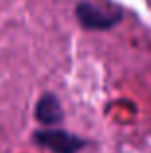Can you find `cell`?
<instances>
[{"instance_id": "1", "label": "cell", "mask_w": 151, "mask_h": 153, "mask_svg": "<svg viewBox=\"0 0 151 153\" xmlns=\"http://www.w3.org/2000/svg\"><path fill=\"white\" fill-rule=\"evenodd\" d=\"M33 140L39 146L50 149L53 153H78L85 146V142L78 136L70 134L66 130H53V128L37 130L33 134Z\"/></svg>"}, {"instance_id": "2", "label": "cell", "mask_w": 151, "mask_h": 153, "mask_svg": "<svg viewBox=\"0 0 151 153\" xmlns=\"http://www.w3.org/2000/svg\"><path fill=\"white\" fill-rule=\"evenodd\" d=\"M76 18L85 29H110L120 22V14L110 10H103L101 6H95L91 2H79L76 6Z\"/></svg>"}, {"instance_id": "3", "label": "cell", "mask_w": 151, "mask_h": 153, "mask_svg": "<svg viewBox=\"0 0 151 153\" xmlns=\"http://www.w3.org/2000/svg\"><path fill=\"white\" fill-rule=\"evenodd\" d=\"M35 118L45 126H54L62 120V105L56 95L45 93L35 105Z\"/></svg>"}]
</instances>
